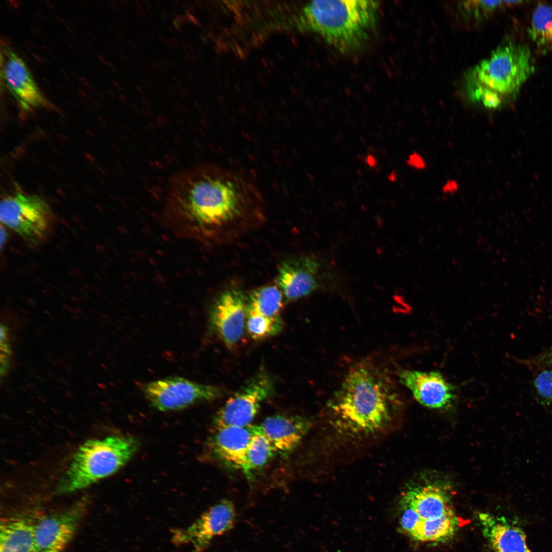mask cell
I'll list each match as a JSON object with an SVG mask.
<instances>
[{"label": "cell", "mask_w": 552, "mask_h": 552, "mask_svg": "<svg viewBox=\"0 0 552 552\" xmlns=\"http://www.w3.org/2000/svg\"><path fill=\"white\" fill-rule=\"evenodd\" d=\"M169 192L172 204L183 214L225 236L264 214L257 187L241 175L216 166H200L180 173Z\"/></svg>", "instance_id": "obj_1"}, {"label": "cell", "mask_w": 552, "mask_h": 552, "mask_svg": "<svg viewBox=\"0 0 552 552\" xmlns=\"http://www.w3.org/2000/svg\"><path fill=\"white\" fill-rule=\"evenodd\" d=\"M396 396L385 374L367 363L347 373L329 404L331 426L340 434L364 437L390 422Z\"/></svg>", "instance_id": "obj_2"}, {"label": "cell", "mask_w": 552, "mask_h": 552, "mask_svg": "<svg viewBox=\"0 0 552 552\" xmlns=\"http://www.w3.org/2000/svg\"><path fill=\"white\" fill-rule=\"evenodd\" d=\"M379 8L376 1H313L304 7L302 21L328 44L348 53L367 41L376 26Z\"/></svg>", "instance_id": "obj_3"}, {"label": "cell", "mask_w": 552, "mask_h": 552, "mask_svg": "<svg viewBox=\"0 0 552 552\" xmlns=\"http://www.w3.org/2000/svg\"><path fill=\"white\" fill-rule=\"evenodd\" d=\"M399 524L414 540L425 543L447 542L457 531L459 521L451 499L442 488L428 485L409 489L403 495Z\"/></svg>", "instance_id": "obj_4"}, {"label": "cell", "mask_w": 552, "mask_h": 552, "mask_svg": "<svg viewBox=\"0 0 552 552\" xmlns=\"http://www.w3.org/2000/svg\"><path fill=\"white\" fill-rule=\"evenodd\" d=\"M137 448L136 440L130 436H109L86 441L59 481L57 492L79 491L113 474L130 459Z\"/></svg>", "instance_id": "obj_5"}, {"label": "cell", "mask_w": 552, "mask_h": 552, "mask_svg": "<svg viewBox=\"0 0 552 552\" xmlns=\"http://www.w3.org/2000/svg\"><path fill=\"white\" fill-rule=\"evenodd\" d=\"M534 69L528 45L510 43L500 46L470 73V96L484 91L498 96L515 94Z\"/></svg>", "instance_id": "obj_6"}, {"label": "cell", "mask_w": 552, "mask_h": 552, "mask_svg": "<svg viewBox=\"0 0 552 552\" xmlns=\"http://www.w3.org/2000/svg\"><path fill=\"white\" fill-rule=\"evenodd\" d=\"M0 219L26 241L37 244L49 233L52 216L48 203L41 197L17 192L2 199Z\"/></svg>", "instance_id": "obj_7"}, {"label": "cell", "mask_w": 552, "mask_h": 552, "mask_svg": "<svg viewBox=\"0 0 552 552\" xmlns=\"http://www.w3.org/2000/svg\"><path fill=\"white\" fill-rule=\"evenodd\" d=\"M142 389L150 405L163 411L179 410L201 401L212 400L222 394L220 387L180 377L151 381Z\"/></svg>", "instance_id": "obj_8"}, {"label": "cell", "mask_w": 552, "mask_h": 552, "mask_svg": "<svg viewBox=\"0 0 552 552\" xmlns=\"http://www.w3.org/2000/svg\"><path fill=\"white\" fill-rule=\"evenodd\" d=\"M273 383L263 370L247 380L217 411L214 429L250 425L262 402L273 393Z\"/></svg>", "instance_id": "obj_9"}, {"label": "cell", "mask_w": 552, "mask_h": 552, "mask_svg": "<svg viewBox=\"0 0 552 552\" xmlns=\"http://www.w3.org/2000/svg\"><path fill=\"white\" fill-rule=\"evenodd\" d=\"M236 520L235 507L224 499L205 511L190 525L172 530V542L177 546L189 544L192 552H202L212 540L231 531Z\"/></svg>", "instance_id": "obj_10"}, {"label": "cell", "mask_w": 552, "mask_h": 552, "mask_svg": "<svg viewBox=\"0 0 552 552\" xmlns=\"http://www.w3.org/2000/svg\"><path fill=\"white\" fill-rule=\"evenodd\" d=\"M81 499L65 511L45 515L34 524L32 552H62L73 538L86 509Z\"/></svg>", "instance_id": "obj_11"}, {"label": "cell", "mask_w": 552, "mask_h": 552, "mask_svg": "<svg viewBox=\"0 0 552 552\" xmlns=\"http://www.w3.org/2000/svg\"><path fill=\"white\" fill-rule=\"evenodd\" d=\"M247 299L243 292L231 288L222 292L215 301L210 313L212 330L229 349L241 339L245 328Z\"/></svg>", "instance_id": "obj_12"}, {"label": "cell", "mask_w": 552, "mask_h": 552, "mask_svg": "<svg viewBox=\"0 0 552 552\" xmlns=\"http://www.w3.org/2000/svg\"><path fill=\"white\" fill-rule=\"evenodd\" d=\"M321 264L311 256L291 258L280 266L278 286L287 301H293L310 294L321 285Z\"/></svg>", "instance_id": "obj_13"}, {"label": "cell", "mask_w": 552, "mask_h": 552, "mask_svg": "<svg viewBox=\"0 0 552 552\" xmlns=\"http://www.w3.org/2000/svg\"><path fill=\"white\" fill-rule=\"evenodd\" d=\"M3 75L9 91L26 111L50 107L51 103L35 83L24 61L13 51L4 50Z\"/></svg>", "instance_id": "obj_14"}, {"label": "cell", "mask_w": 552, "mask_h": 552, "mask_svg": "<svg viewBox=\"0 0 552 552\" xmlns=\"http://www.w3.org/2000/svg\"><path fill=\"white\" fill-rule=\"evenodd\" d=\"M398 376L401 383L410 389L416 400L427 407L445 408L455 398L454 386L438 371L403 370Z\"/></svg>", "instance_id": "obj_15"}, {"label": "cell", "mask_w": 552, "mask_h": 552, "mask_svg": "<svg viewBox=\"0 0 552 552\" xmlns=\"http://www.w3.org/2000/svg\"><path fill=\"white\" fill-rule=\"evenodd\" d=\"M255 426L257 432L268 439L277 452L285 454L298 445L310 428L311 422L298 416L274 415Z\"/></svg>", "instance_id": "obj_16"}, {"label": "cell", "mask_w": 552, "mask_h": 552, "mask_svg": "<svg viewBox=\"0 0 552 552\" xmlns=\"http://www.w3.org/2000/svg\"><path fill=\"white\" fill-rule=\"evenodd\" d=\"M257 433L255 425L214 429L209 447L218 458L240 469L246 449Z\"/></svg>", "instance_id": "obj_17"}, {"label": "cell", "mask_w": 552, "mask_h": 552, "mask_svg": "<svg viewBox=\"0 0 552 552\" xmlns=\"http://www.w3.org/2000/svg\"><path fill=\"white\" fill-rule=\"evenodd\" d=\"M479 519L483 535L495 552H531L524 532L515 523L488 513L480 514Z\"/></svg>", "instance_id": "obj_18"}, {"label": "cell", "mask_w": 552, "mask_h": 552, "mask_svg": "<svg viewBox=\"0 0 552 552\" xmlns=\"http://www.w3.org/2000/svg\"><path fill=\"white\" fill-rule=\"evenodd\" d=\"M34 524L21 518H13L1 523L0 552H32Z\"/></svg>", "instance_id": "obj_19"}, {"label": "cell", "mask_w": 552, "mask_h": 552, "mask_svg": "<svg viewBox=\"0 0 552 552\" xmlns=\"http://www.w3.org/2000/svg\"><path fill=\"white\" fill-rule=\"evenodd\" d=\"M528 33L540 52H552L551 5L540 2L536 6Z\"/></svg>", "instance_id": "obj_20"}, {"label": "cell", "mask_w": 552, "mask_h": 552, "mask_svg": "<svg viewBox=\"0 0 552 552\" xmlns=\"http://www.w3.org/2000/svg\"><path fill=\"white\" fill-rule=\"evenodd\" d=\"M283 294L278 286L267 285L254 290L247 300V308L269 318L280 317Z\"/></svg>", "instance_id": "obj_21"}, {"label": "cell", "mask_w": 552, "mask_h": 552, "mask_svg": "<svg viewBox=\"0 0 552 552\" xmlns=\"http://www.w3.org/2000/svg\"><path fill=\"white\" fill-rule=\"evenodd\" d=\"M276 452L268 439L257 432L246 449L240 469L250 475L252 472L264 466Z\"/></svg>", "instance_id": "obj_22"}, {"label": "cell", "mask_w": 552, "mask_h": 552, "mask_svg": "<svg viewBox=\"0 0 552 552\" xmlns=\"http://www.w3.org/2000/svg\"><path fill=\"white\" fill-rule=\"evenodd\" d=\"M283 323L281 317L269 318L247 308L245 328L255 340H263L282 331Z\"/></svg>", "instance_id": "obj_23"}, {"label": "cell", "mask_w": 552, "mask_h": 552, "mask_svg": "<svg viewBox=\"0 0 552 552\" xmlns=\"http://www.w3.org/2000/svg\"><path fill=\"white\" fill-rule=\"evenodd\" d=\"M502 3V1H468L463 2L461 7L466 13L478 18L490 14Z\"/></svg>", "instance_id": "obj_24"}, {"label": "cell", "mask_w": 552, "mask_h": 552, "mask_svg": "<svg viewBox=\"0 0 552 552\" xmlns=\"http://www.w3.org/2000/svg\"><path fill=\"white\" fill-rule=\"evenodd\" d=\"M534 386L541 402L552 406V369L541 372L535 379Z\"/></svg>", "instance_id": "obj_25"}, {"label": "cell", "mask_w": 552, "mask_h": 552, "mask_svg": "<svg viewBox=\"0 0 552 552\" xmlns=\"http://www.w3.org/2000/svg\"><path fill=\"white\" fill-rule=\"evenodd\" d=\"M407 163L409 166L417 169H422L425 167V162L421 156L416 152L409 155Z\"/></svg>", "instance_id": "obj_26"}, {"label": "cell", "mask_w": 552, "mask_h": 552, "mask_svg": "<svg viewBox=\"0 0 552 552\" xmlns=\"http://www.w3.org/2000/svg\"><path fill=\"white\" fill-rule=\"evenodd\" d=\"M458 185L454 180H449L443 188V190L445 193H453L457 191Z\"/></svg>", "instance_id": "obj_27"}, {"label": "cell", "mask_w": 552, "mask_h": 552, "mask_svg": "<svg viewBox=\"0 0 552 552\" xmlns=\"http://www.w3.org/2000/svg\"><path fill=\"white\" fill-rule=\"evenodd\" d=\"M366 164L369 167L375 168L377 165V160L375 156L367 155L365 158Z\"/></svg>", "instance_id": "obj_28"}, {"label": "cell", "mask_w": 552, "mask_h": 552, "mask_svg": "<svg viewBox=\"0 0 552 552\" xmlns=\"http://www.w3.org/2000/svg\"><path fill=\"white\" fill-rule=\"evenodd\" d=\"M7 233H8L7 232L4 228V227H3L2 225H1V249H2V247L4 246V245L5 244V243H6V242L7 241V237H8Z\"/></svg>", "instance_id": "obj_29"}, {"label": "cell", "mask_w": 552, "mask_h": 552, "mask_svg": "<svg viewBox=\"0 0 552 552\" xmlns=\"http://www.w3.org/2000/svg\"><path fill=\"white\" fill-rule=\"evenodd\" d=\"M505 4L508 5H514L518 4L519 3H522V1H503Z\"/></svg>", "instance_id": "obj_30"}, {"label": "cell", "mask_w": 552, "mask_h": 552, "mask_svg": "<svg viewBox=\"0 0 552 552\" xmlns=\"http://www.w3.org/2000/svg\"><path fill=\"white\" fill-rule=\"evenodd\" d=\"M397 174L395 172H392L388 176V179L390 181H394L397 177Z\"/></svg>", "instance_id": "obj_31"}, {"label": "cell", "mask_w": 552, "mask_h": 552, "mask_svg": "<svg viewBox=\"0 0 552 552\" xmlns=\"http://www.w3.org/2000/svg\"><path fill=\"white\" fill-rule=\"evenodd\" d=\"M548 360L549 362H552V347L550 348L549 352L547 354Z\"/></svg>", "instance_id": "obj_32"}]
</instances>
